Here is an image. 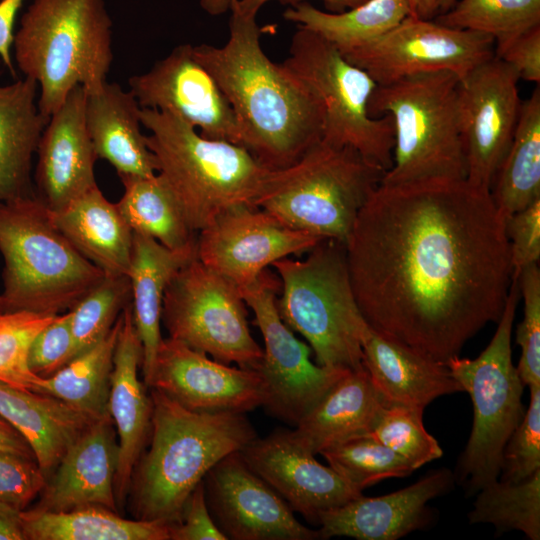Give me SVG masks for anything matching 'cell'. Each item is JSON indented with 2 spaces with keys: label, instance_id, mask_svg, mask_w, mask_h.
<instances>
[{
  "label": "cell",
  "instance_id": "cell-31",
  "mask_svg": "<svg viewBox=\"0 0 540 540\" xmlns=\"http://www.w3.org/2000/svg\"><path fill=\"white\" fill-rule=\"evenodd\" d=\"M37 88L28 77L0 86V201L34 194L32 159L50 119L39 110Z\"/></svg>",
  "mask_w": 540,
  "mask_h": 540
},
{
  "label": "cell",
  "instance_id": "cell-50",
  "mask_svg": "<svg viewBox=\"0 0 540 540\" xmlns=\"http://www.w3.org/2000/svg\"><path fill=\"white\" fill-rule=\"evenodd\" d=\"M23 1L0 0V59L12 76L16 74L12 56L14 25Z\"/></svg>",
  "mask_w": 540,
  "mask_h": 540
},
{
  "label": "cell",
  "instance_id": "cell-51",
  "mask_svg": "<svg viewBox=\"0 0 540 540\" xmlns=\"http://www.w3.org/2000/svg\"><path fill=\"white\" fill-rule=\"evenodd\" d=\"M272 0H231V3L237 8L240 13L256 16L259 9ZM281 3L295 5L297 3L306 2V0H278ZM325 8L330 13H342L349 9H353L367 0H321Z\"/></svg>",
  "mask_w": 540,
  "mask_h": 540
},
{
  "label": "cell",
  "instance_id": "cell-37",
  "mask_svg": "<svg viewBox=\"0 0 540 540\" xmlns=\"http://www.w3.org/2000/svg\"><path fill=\"white\" fill-rule=\"evenodd\" d=\"M471 524L490 523L501 531H521L530 540L540 539V470L512 483L497 479L477 492L468 514Z\"/></svg>",
  "mask_w": 540,
  "mask_h": 540
},
{
  "label": "cell",
  "instance_id": "cell-24",
  "mask_svg": "<svg viewBox=\"0 0 540 540\" xmlns=\"http://www.w3.org/2000/svg\"><path fill=\"white\" fill-rule=\"evenodd\" d=\"M114 428L110 415L93 421L65 452L33 509L64 512L102 506L119 512L114 493L118 463Z\"/></svg>",
  "mask_w": 540,
  "mask_h": 540
},
{
  "label": "cell",
  "instance_id": "cell-55",
  "mask_svg": "<svg viewBox=\"0 0 540 540\" xmlns=\"http://www.w3.org/2000/svg\"><path fill=\"white\" fill-rule=\"evenodd\" d=\"M200 6L210 15L217 16L230 9L231 0H199Z\"/></svg>",
  "mask_w": 540,
  "mask_h": 540
},
{
  "label": "cell",
  "instance_id": "cell-2",
  "mask_svg": "<svg viewBox=\"0 0 540 540\" xmlns=\"http://www.w3.org/2000/svg\"><path fill=\"white\" fill-rule=\"evenodd\" d=\"M229 10L227 42L193 45V55L227 98L241 146L266 168H285L322 139L321 105L282 63L264 53L256 16L240 13L232 3Z\"/></svg>",
  "mask_w": 540,
  "mask_h": 540
},
{
  "label": "cell",
  "instance_id": "cell-47",
  "mask_svg": "<svg viewBox=\"0 0 540 540\" xmlns=\"http://www.w3.org/2000/svg\"><path fill=\"white\" fill-rule=\"evenodd\" d=\"M512 278L540 259V198L505 220Z\"/></svg>",
  "mask_w": 540,
  "mask_h": 540
},
{
  "label": "cell",
  "instance_id": "cell-1",
  "mask_svg": "<svg viewBox=\"0 0 540 540\" xmlns=\"http://www.w3.org/2000/svg\"><path fill=\"white\" fill-rule=\"evenodd\" d=\"M345 251L368 325L444 365L499 320L512 280L505 219L466 179L380 184Z\"/></svg>",
  "mask_w": 540,
  "mask_h": 540
},
{
  "label": "cell",
  "instance_id": "cell-46",
  "mask_svg": "<svg viewBox=\"0 0 540 540\" xmlns=\"http://www.w3.org/2000/svg\"><path fill=\"white\" fill-rule=\"evenodd\" d=\"M70 311L56 315L33 340L28 365L39 377L52 376L73 359Z\"/></svg>",
  "mask_w": 540,
  "mask_h": 540
},
{
  "label": "cell",
  "instance_id": "cell-48",
  "mask_svg": "<svg viewBox=\"0 0 540 540\" xmlns=\"http://www.w3.org/2000/svg\"><path fill=\"white\" fill-rule=\"evenodd\" d=\"M209 511L204 482L189 495L180 520L172 524L171 540H226Z\"/></svg>",
  "mask_w": 540,
  "mask_h": 540
},
{
  "label": "cell",
  "instance_id": "cell-41",
  "mask_svg": "<svg viewBox=\"0 0 540 540\" xmlns=\"http://www.w3.org/2000/svg\"><path fill=\"white\" fill-rule=\"evenodd\" d=\"M423 412L409 406L384 405L369 433L414 470L443 455L438 441L424 427Z\"/></svg>",
  "mask_w": 540,
  "mask_h": 540
},
{
  "label": "cell",
  "instance_id": "cell-39",
  "mask_svg": "<svg viewBox=\"0 0 540 540\" xmlns=\"http://www.w3.org/2000/svg\"><path fill=\"white\" fill-rule=\"evenodd\" d=\"M320 454L336 473L360 491L381 480L405 477L414 471L402 456L369 433L331 446Z\"/></svg>",
  "mask_w": 540,
  "mask_h": 540
},
{
  "label": "cell",
  "instance_id": "cell-6",
  "mask_svg": "<svg viewBox=\"0 0 540 540\" xmlns=\"http://www.w3.org/2000/svg\"><path fill=\"white\" fill-rule=\"evenodd\" d=\"M146 142L193 231L224 211L255 205L270 169L244 147L203 137L175 115L141 108Z\"/></svg>",
  "mask_w": 540,
  "mask_h": 540
},
{
  "label": "cell",
  "instance_id": "cell-18",
  "mask_svg": "<svg viewBox=\"0 0 540 540\" xmlns=\"http://www.w3.org/2000/svg\"><path fill=\"white\" fill-rule=\"evenodd\" d=\"M203 482L209 511L227 539H322L319 530L296 519L287 502L250 468L240 451L218 461Z\"/></svg>",
  "mask_w": 540,
  "mask_h": 540
},
{
  "label": "cell",
  "instance_id": "cell-52",
  "mask_svg": "<svg viewBox=\"0 0 540 540\" xmlns=\"http://www.w3.org/2000/svg\"><path fill=\"white\" fill-rule=\"evenodd\" d=\"M0 451L20 454L35 458L24 437L0 415Z\"/></svg>",
  "mask_w": 540,
  "mask_h": 540
},
{
  "label": "cell",
  "instance_id": "cell-5",
  "mask_svg": "<svg viewBox=\"0 0 540 540\" xmlns=\"http://www.w3.org/2000/svg\"><path fill=\"white\" fill-rule=\"evenodd\" d=\"M0 253V312H67L105 275L54 225L35 193L0 201Z\"/></svg>",
  "mask_w": 540,
  "mask_h": 540
},
{
  "label": "cell",
  "instance_id": "cell-29",
  "mask_svg": "<svg viewBox=\"0 0 540 540\" xmlns=\"http://www.w3.org/2000/svg\"><path fill=\"white\" fill-rule=\"evenodd\" d=\"M197 257L196 250L174 251L154 238L133 232L128 277L131 310L143 346L144 383L151 377L161 335L162 303L168 283L175 273Z\"/></svg>",
  "mask_w": 540,
  "mask_h": 540
},
{
  "label": "cell",
  "instance_id": "cell-53",
  "mask_svg": "<svg viewBox=\"0 0 540 540\" xmlns=\"http://www.w3.org/2000/svg\"><path fill=\"white\" fill-rule=\"evenodd\" d=\"M20 512L0 502V540H25Z\"/></svg>",
  "mask_w": 540,
  "mask_h": 540
},
{
  "label": "cell",
  "instance_id": "cell-14",
  "mask_svg": "<svg viewBox=\"0 0 540 540\" xmlns=\"http://www.w3.org/2000/svg\"><path fill=\"white\" fill-rule=\"evenodd\" d=\"M377 84L450 71L461 80L495 55L491 36L407 16L378 38L342 53Z\"/></svg>",
  "mask_w": 540,
  "mask_h": 540
},
{
  "label": "cell",
  "instance_id": "cell-15",
  "mask_svg": "<svg viewBox=\"0 0 540 540\" xmlns=\"http://www.w3.org/2000/svg\"><path fill=\"white\" fill-rule=\"evenodd\" d=\"M517 72L495 55L459 81L466 180L489 190L511 144L521 103Z\"/></svg>",
  "mask_w": 540,
  "mask_h": 540
},
{
  "label": "cell",
  "instance_id": "cell-43",
  "mask_svg": "<svg viewBox=\"0 0 540 540\" xmlns=\"http://www.w3.org/2000/svg\"><path fill=\"white\" fill-rule=\"evenodd\" d=\"M524 314L516 330L521 356L516 367L524 385H540V270L538 264L524 268L516 278Z\"/></svg>",
  "mask_w": 540,
  "mask_h": 540
},
{
  "label": "cell",
  "instance_id": "cell-44",
  "mask_svg": "<svg viewBox=\"0 0 540 540\" xmlns=\"http://www.w3.org/2000/svg\"><path fill=\"white\" fill-rule=\"evenodd\" d=\"M529 389V406L502 452V481L517 483L540 470V385Z\"/></svg>",
  "mask_w": 540,
  "mask_h": 540
},
{
  "label": "cell",
  "instance_id": "cell-28",
  "mask_svg": "<svg viewBox=\"0 0 540 540\" xmlns=\"http://www.w3.org/2000/svg\"><path fill=\"white\" fill-rule=\"evenodd\" d=\"M49 213L74 248L105 275H128L133 231L97 185Z\"/></svg>",
  "mask_w": 540,
  "mask_h": 540
},
{
  "label": "cell",
  "instance_id": "cell-26",
  "mask_svg": "<svg viewBox=\"0 0 540 540\" xmlns=\"http://www.w3.org/2000/svg\"><path fill=\"white\" fill-rule=\"evenodd\" d=\"M141 107L134 95L118 83L107 81L87 93L86 127L97 158L108 161L119 177H148L157 173V162L141 132Z\"/></svg>",
  "mask_w": 540,
  "mask_h": 540
},
{
  "label": "cell",
  "instance_id": "cell-54",
  "mask_svg": "<svg viewBox=\"0 0 540 540\" xmlns=\"http://www.w3.org/2000/svg\"><path fill=\"white\" fill-rule=\"evenodd\" d=\"M440 0H408L410 16L420 19H432L439 12Z\"/></svg>",
  "mask_w": 540,
  "mask_h": 540
},
{
  "label": "cell",
  "instance_id": "cell-42",
  "mask_svg": "<svg viewBox=\"0 0 540 540\" xmlns=\"http://www.w3.org/2000/svg\"><path fill=\"white\" fill-rule=\"evenodd\" d=\"M56 315L30 311L0 312V381L12 387L34 391L41 377L28 365L31 344Z\"/></svg>",
  "mask_w": 540,
  "mask_h": 540
},
{
  "label": "cell",
  "instance_id": "cell-30",
  "mask_svg": "<svg viewBox=\"0 0 540 540\" xmlns=\"http://www.w3.org/2000/svg\"><path fill=\"white\" fill-rule=\"evenodd\" d=\"M0 415L28 442L47 477L93 422L53 396L18 389L1 381Z\"/></svg>",
  "mask_w": 540,
  "mask_h": 540
},
{
  "label": "cell",
  "instance_id": "cell-16",
  "mask_svg": "<svg viewBox=\"0 0 540 540\" xmlns=\"http://www.w3.org/2000/svg\"><path fill=\"white\" fill-rule=\"evenodd\" d=\"M322 240L257 206L240 205L219 214L197 233L196 255L242 289L274 262L308 252Z\"/></svg>",
  "mask_w": 540,
  "mask_h": 540
},
{
  "label": "cell",
  "instance_id": "cell-25",
  "mask_svg": "<svg viewBox=\"0 0 540 540\" xmlns=\"http://www.w3.org/2000/svg\"><path fill=\"white\" fill-rule=\"evenodd\" d=\"M363 366L384 405L425 410L438 397L462 392L448 367L370 326L362 338Z\"/></svg>",
  "mask_w": 540,
  "mask_h": 540
},
{
  "label": "cell",
  "instance_id": "cell-56",
  "mask_svg": "<svg viewBox=\"0 0 540 540\" xmlns=\"http://www.w3.org/2000/svg\"><path fill=\"white\" fill-rule=\"evenodd\" d=\"M456 1L457 0H440L438 14L448 11Z\"/></svg>",
  "mask_w": 540,
  "mask_h": 540
},
{
  "label": "cell",
  "instance_id": "cell-49",
  "mask_svg": "<svg viewBox=\"0 0 540 540\" xmlns=\"http://www.w3.org/2000/svg\"><path fill=\"white\" fill-rule=\"evenodd\" d=\"M495 56L511 66L520 79L540 83V25L495 46Z\"/></svg>",
  "mask_w": 540,
  "mask_h": 540
},
{
  "label": "cell",
  "instance_id": "cell-21",
  "mask_svg": "<svg viewBox=\"0 0 540 540\" xmlns=\"http://www.w3.org/2000/svg\"><path fill=\"white\" fill-rule=\"evenodd\" d=\"M85 102L86 91L78 85L50 116L37 146L34 193L51 211L97 185V155L86 127Z\"/></svg>",
  "mask_w": 540,
  "mask_h": 540
},
{
  "label": "cell",
  "instance_id": "cell-32",
  "mask_svg": "<svg viewBox=\"0 0 540 540\" xmlns=\"http://www.w3.org/2000/svg\"><path fill=\"white\" fill-rule=\"evenodd\" d=\"M28 540H171V522L130 520L102 506L64 512L35 509L20 512Z\"/></svg>",
  "mask_w": 540,
  "mask_h": 540
},
{
  "label": "cell",
  "instance_id": "cell-7",
  "mask_svg": "<svg viewBox=\"0 0 540 540\" xmlns=\"http://www.w3.org/2000/svg\"><path fill=\"white\" fill-rule=\"evenodd\" d=\"M384 174L357 150L320 140L293 164L270 170L255 205L295 230L345 245Z\"/></svg>",
  "mask_w": 540,
  "mask_h": 540
},
{
  "label": "cell",
  "instance_id": "cell-11",
  "mask_svg": "<svg viewBox=\"0 0 540 540\" xmlns=\"http://www.w3.org/2000/svg\"><path fill=\"white\" fill-rule=\"evenodd\" d=\"M317 98L323 113L322 141L348 146L380 165L393 163L394 126L389 115L372 117L370 97L377 83L321 35L297 26L282 63Z\"/></svg>",
  "mask_w": 540,
  "mask_h": 540
},
{
  "label": "cell",
  "instance_id": "cell-20",
  "mask_svg": "<svg viewBox=\"0 0 540 540\" xmlns=\"http://www.w3.org/2000/svg\"><path fill=\"white\" fill-rule=\"evenodd\" d=\"M250 468L291 507L317 524L318 515L360 497L362 491L347 483L290 439L287 429L254 438L242 450Z\"/></svg>",
  "mask_w": 540,
  "mask_h": 540
},
{
  "label": "cell",
  "instance_id": "cell-33",
  "mask_svg": "<svg viewBox=\"0 0 540 540\" xmlns=\"http://www.w3.org/2000/svg\"><path fill=\"white\" fill-rule=\"evenodd\" d=\"M506 220L540 198V89L522 101L511 144L490 189Z\"/></svg>",
  "mask_w": 540,
  "mask_h": 540
},
{
  "label": "cell",
  "instance_id": "cell-34",
  "mask_svg": "<svg viewBox=\"0 0 540 540\" xmlns=\"http://www.w3.org/2000/svg\"><path fill=\"white\" fill-rule=\"evenodd\" d=\"M124 187L116 203L133 232L150 236L174 251L196 250L197 233L163 177H119Z\"/></svg>",
  "mask_w": 540,
  "mask_h": 540
},
{
  "label": "cell",
  "instance_id": "cell-19",
  "mask_svg": "<svg viewBox=\"0 0 540 540\" xmlns=\"http://www.w3.org/2000/svg\"><path fill=\"white\" fill-rule=\"evenodd\" d=\"M147 387L198 412L245 413L265 400L257 370L232 367L170 337L160 343Z\"/></svg>",
  "mask_w": 540,
  "mask_h": 540
},
{
  "label": "cell",
  "instance_id": "cell-17",
  "mask_svg": "<svg viewBox=\"0 0 540 540\" xmlns=\"http://www.w3.org/2000/svg\"><path fill=\"white\" fill-rule=\"evenodd\" d=\"M192 46L178 45L149 71L131 76L129 91L142 109L171 113L205 138L241 146L236 116L216 80L194 57Z\"/></svg>",
  "mask_w": 540,
  "mask_h": 540
},
{
  "label": "cell",
  "instance_id": "cell-13",
  "mask_svg": "<svg viewBox=\"0 0 540 540\" xmlns=\"http://www.w3.org/2000/svg\"><path fill=\"white\" fill-rule=\"evenodd\" d=\"M279 285L265 269L240 291L245 304L254 312L264 340L263 357L255 369L264 381L262 406L273 416L296 426L350 369L323 367L311 361V347L300 341L279 315Z\"/></svg>",
  "mask_w": 540,
  "mask_h": 540
},
{
  "label": "cell",
  "instance_id": "cell-10",
  "mask_svg": "<svg viewBox=\"0 0 540 540\" xmlns=\"http://www.w3.org/2000/svg\"><path fill=\"white\" fill-rule=\"evenodd\" d=\"M520 294L512 278L497 329L482 353L446 362L453 378L473 405V423L454 477L469 494L499 479L504 446L520 423L525 408L524 384L512 362L511 335Z\"/></svg>",
  "mask_w": 540,
  "mask_h": 540
},
{
  "label": "cell",
  "instance_id": "cell-12",
  "mask_svg": "<svg viewBox=\"0 0 540 540\" xmlns=\"http://www.w3.org/2000/svg\"><path fill=\"white\" fill-rule=\"evenodd\" d=\"M240 289L197 257L165 290L161 322L169 337L225 364L256 369L263 350L251 335Z\"/></svg>",
  "mask_w": 540,
  "mask_h": 540
},
{
  "label": "cell",
  "instance_id": "cell-9",
  "mask_svg": "<svg viewBox=\"0 0 540 540\" xmlns=\"http://www.w3.org/2000/svg\"><path fill=\"white\" fill-rule=\"evenodd\" d=\"M308 252L303 260L272 264L280 278L279 315L308 341L318 365L363 367L361 342L369 325L352 289L345 245L324 239Z\"/></svg>",
  "mask_w": 540,
  "mask_h": 540
},
{
  "label": "cell",
  "instance_id": "cell-8",
  "mask_svg": "<svg viewBox=\"0 0 540 540\" xmlns=\"http://www.w3.org/2000/svg\"><path fill=\"white\" fill-rule=\"evenodd\" d=\"M459 81L450 71H435L377 84L369 114L375 118L389 115L395 137L393 163L381 184L466 179Z\"/></svg>",
  "mask_w": 540,
  "mask_h": 540
},
{
  "label": "cell",
  "instance_id": "cell-40",
  "mask_svg": "<svg viewBox=\"0 0 540 540\" xmlns=\"http://www.w3.org/2000/svg\"><path fill=\"white\" fill-rule=\"evenodd\" d=\"M129 304V277L104 275L103 279L69 310L74 345L73 359L102 340Z\"/></svg>",
  "mask_w": 540,
  "mask_h": 540
},
{
  "label": "cell",
  "instance_id": "cell-45",
  "mask_svg": "<svg viewBox=\"0 0 540 540\" xmlns=\"http://www.w3.org/2000/svg\"><path fill=\"white\" fill-rule=\"evenodd\" d=\"M47 476L35 458L0 451V502L18 511L40 495Z\"/></svg>",
  "mask_w": 540,
  "mask_h": 540
},
{
  "label": "cell",
  "instance_id": "cell-23",
  "mask_svg": "<svg viewBox=\"0 0 540 540\" xmlns=\"http://www.w3.org/2000/svg\"><path fill=\"white\" fill-rule=\"evenodd\" d=\"M143 346L136 331L131 304L122 311L113 357L108 410L118 439L114 493L118 510L129 494L134 468L150 438L152 399L138 376Z\"/></svg>",
  "mask_w": 540,
  "mask_h": 540
},
{
  "label": "cell",
  "instance_id": "cell-36",
  "mask_svg": "<svg viewBox=\"0 0 540 540\" xmlns=\"http://www.w3.org/2000/svg\"><path fill=\"white\" fill-rule=\"evenodd\" d=\"M409 15L408 0H367L342 13L323 12L301 2L283 14L286 20L324 37L341 53L378 38Z\"/></svg>",
  "mask_w": 540,
  "mask_h": 540
},
{
  "label": "cell",
  "instance_id": "cell-22",
  "mask_svg": "<svg viewBox=\"0 0 540 540\" xmlns=\"http://www.w3.org/2000/svg\"><path fill=\"white\" fill-rule=\"evenodd\" d=\"M455 481L445 468L430 471L417 482L390 494L360 497L321 512L322 539L345 536L358 540H396L430 521L427 503L446 493Z\"/></svg>",
  "mask_w": 540,
  "mask_h": 540
},
{
  "label": "cell",
  "instance_id": "cell-35",
  "mask_svg": "<svg viewBox=\"0 0 540 540\" xmlns=\"http://www.w3.org/2000/svg\"><path fill=\"white\" fill-rule=\"evenodd\" d=\"M121 324L122 312L102 340L52 376L41 377L34 392L53 396L92 421L109 416L113 357Z\"/></svg>",
  "mask_w": 540,
  "mask_h": 540
},
{
  "label": "cell",
  "instance_id": "cell-27",
  "mask_svg": "<svg viewBox=\"0 0 540 540\" xmlns=\"http://www.w3.org/2000/svg\"><path fill=\"white\" fill-rule=\"evenodd\" d=\"M383 407L365 367L348 370L288 434L302 450L320 454L370 433Z\"/></svg>",
  "mask_w": 540,
  "mask_h": 540
},
{
  "label": "cell",
  "instance_id": "cell-3",
  "mask_svg": "<svg viewBox=\"0 0 540 540\" xmlns=\"http://www.w3.org/2000/svg\"><path fill=\"white\" fill-rule=\"evenodd\" d=\"M149 450L133 471V514L140 520H180L185 503L208 471L256 438L244 413L198 412L150 388Z\"/></svg>",
  "mask_w": 540,
  "mask_h": 540
},
{
  "label": "cell",
  "instance_id": "cell-4",
  "mask_svg": "<svg viewBox=\"0 0 540 540\" xmlns=\"http://www.w3.org/2000/svg\"><path fill=\"white\" fill-rule=\"evenodd\" d=\"M13 59L40 87V112L50 116L81 85L105 82L113 60L112 20L104 0H32L14 34Z\"/></svg>",
  "mask_w": 540,
  "mask_h": 540
},
{
  "label": "cell",
  "instance_id": "cell-38",
  "mask_svg": "<svg viewBox=\"0 0 540 540\" xmlns=\"http://www.w3.org/2000/svg\"><path fill=\"white\" fill-rule=\"evenodd\" d=\"M435 21L489 35L499 46L540 25V0H459Z\"/></svg>",
  "mask_w": 540,
  "mask_h": 540
}]
</instances>
